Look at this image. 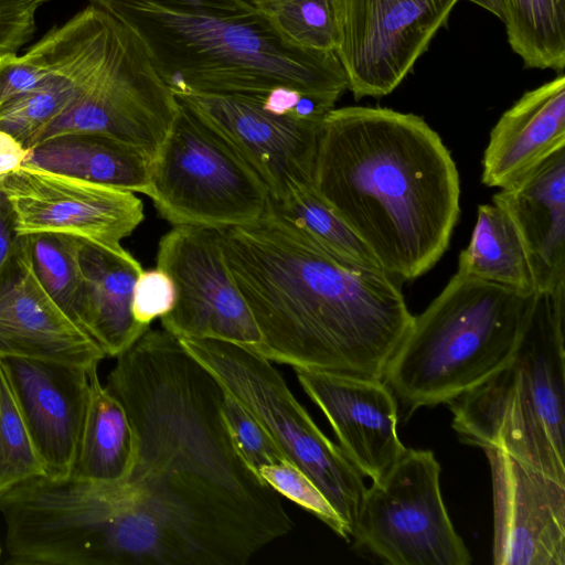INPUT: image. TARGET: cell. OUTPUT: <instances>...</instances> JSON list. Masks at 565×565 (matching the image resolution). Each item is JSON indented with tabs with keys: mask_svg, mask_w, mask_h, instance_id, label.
I'll return each mask as SVG.
<instances>
[{
	"mask_svg": "<svg viewBox=\"0 0 565 565\" xmlns=\"http://www.w3.org/2000/svg\"><path fill=\"white\" fill-rule=\"evenodd\" d=\"M116 358L105 387L135 444L117 484L149 565H244L288 534L279 494L232 440L224 387L180 340L149 328Z\"/></svg>",
	"mask_w": 565,
	"mask_h": 565,
	"instance_id": "1",
	"label": "cell"
},
{
	"mask_svg": "<svg viewBox=\"0 0 565 565\" xmlns=\"http://www.w3.org/2000/svg\"><path fill=\"white\" fill-rule=\"evenodd\" d=\"M228 269L271 362L383 380L414 316L398 279L348 264L265 213L220 230Z\"/></svg>",
	"mask_w": 565,
	"mask_h": 565,
	"instance_id": "2",
	"label": "cell"
},
{
	"mask_svg": "<svg viewBox=\"0 0 565 565\" xmlns=\"http://www.w3.org/2000/svg\"><path fill=\"white\" fill-rule=\"evenodd\" d=\"M313 189L398 280L439 260L460 214L459 173L439 135L422 117L384 107L327 114Z\"/></svg>",
	"mask_w": 565,
	"mask_h": 565,
	"instance_id": "3",
	"label": "cell"
},
{
	"mask_svg": "<svg viewBox=\"0 0 565 565\" xmlns=\"http://www.w3.org/2000/svg\"><path fill=\"white\" fill-rule=\"evenodd\" d=\"M142 43L173 94L264 95L278 87L337 103L332 52L286 38L249 0H87Z\"/></svg>",
	"mask_w": 565,
	"mask_h": 565,
	"instance_id": "4",
	"label": "cell"
},
{
	"mask_svg": "<svg viewBox=\"0 0 565 565\" xmlns=\"http://www.w3.org/2000/svg\"><path fill=\"white\" fill-rule=\"evenodd\" d=\"M565 285L533 291L513 358L449 402L462 443L505 452L565 483Z\"/></svg>",
	"mask_w": 565,
	"mask_h": 565,
	"instance_id": "5",
	"label": "cell"
},
{
	"mask_svg": "<svg viewBox=\"0 0 565 565\" xmlns=\"http://www.w3.org/2000/svg\"><path fill=\"white\" fill-rule=\"evenodd\" d=\"M532 294L456 273L414 316L384 374L407 415L419 407L448 404L508 364L518 349Z\"/></svg>",
	"mask_w": 565,
	"mask_h": 565,
	"instance_id": "6",
	"label": "cell"
},
{
	"mask_svg": "<svg viewBox=\"0 0 565 565\" xmlns=\"http://www.w3.org/2000/svg\"><path fill=\"white\" fill-rule=\"evenodd\" d=\"M179 340L260 423L287 460L317 484L352 537L366 490L363 475L317 426L274 362L228 341Z\"/></svg>",
	"mask_w": 565,
	"mask_h": 565,
	"instance_id": "7",
	"label": "cell"
},
{
	"mask_svg": "<svg viewBox=\"0 0 565 565\" xmlns=\"http://www.w3.org/2000/svg\"><path fill=\"white\" fill-rule=\"evenodd\" d=\"M172 127L154 154L148 196L175 225L223 230L253 223L269 193L237 150L203 117L179 102Z\"/></svg>",
	"mask_w": 565,
	"mask_h": 565,
	"instance_id": "8",
	"label": "cell"
},
{
	"mask_svg": "<svg viewBox=\"0 0 565 565\" xmlns=\"http://www.w3.org/2000/svg\"><path fill=\"white\" fill-rule=\"evenodd\" d=\"M440 470L430 450L406 448L366 488L352 533L355 544L392 565L470 564L443 500Z\"/></svg>",
	"mask_w": 565,
	"mask_h": 565,
	"instance_id": "9",
	"label": "cell"
},
{
	"mask_svg": "<svg viewBox=\"0 0 565 565\" xmlns=\"http://www.w3.org/2000/svg\"><path fill=\"white\" fill-rule=\"evenodd\" d=\"M481 7V0H469ZM459 0H334V51L355 100L391 94Z\"/></svg>",
	"mask_w": 565,
	"mask_h": 565,
	"instance_id": "10",
	"label": "cell"
},
{
	"mask_svg": "<svg viewBox=\"0 0 565 565\" xmlns=\"http://www.w3.org/2000/svg\"><path fill=\"white\" fill-rule=\"evenodd\" d=\"M178 110L177 97L141 41L122 24L102 73L42 131L36 143L63 134L97 132L134 145L153 158Z\"/></svg>",
	"mask_w": 565,
	"mask_h": 565,
	"instance_id": "11",
	"label": "cell"
},
{
	"mask_svg": "<svg viewBox=\"0 0 565 565\" xmlns=\"http://www.w3.org/2000/svg\"><path fill=\"white\" fill-rule=\"evenodd\" d=\"M157 267L175 288L172 310L160 318L178 339H216L255 350L259 329L225 260L216 228L175 225L158 246Z\"/></svg>",
	"mask_w": 565,
	"mask_h": 565,
	"instance_id": "12",
	"label": "cell"
},
{
	"mask_svg": "<svg viewBox=\"0 0 565 565\" xmlns=\"http://www.w3.org/2000/svg\"><path fill=\"white\" fill-rule=\"evenodd\" d=\"M119 31L117 22L90 11L50 29L25 51L38 83L0 106V129L32 148L102 73Z\"/></svg>",
	"mask_w": 565,
	"mask_h": 565,
	"instance_id": "13",
	"label": "cell"
},
{
	"mask_svg": "<svg viewBox=\"0 0 565 565\" xmlns=\"http://www.w3.org/2000/svg\"><path fill=\"white\" fill-rule=\"evenodd\" d=\"M211 124L243 157L266 186L269 199L313 186L322 121L281 115L254 95L174 94Z\"/></svg>",
	"mask_w": 565,
	"mask_h": 565,
	"instance_id": "14",
	"label": "cell"
},
{
	"mask_svg": "<svg viewBox=\"0 0 565 565\" xmlns=\"http://www.w3.org/2000/svg\"><path fill=\"white\" fill-rule=\"evenodd\" d=\"M0 186L19 235L60 233L117 248L145 217L132 192L47 171L23 167Z\"/></svg>",
	"mask_w": 565,
	"mask_h": 565,
	"instance_id": "15",
	"label": "cell"
},
{
	"mask_svg": "<svg viewBox=\"0 0 565 565\" xmlns=\"http://www.w3.org/2000/svg\"><path fill=\"white\" fill-rule=\"evenodd\" d=\"M491 471L495 565L565 564V483L483 449Z\"/></svg>",
	"mask_w": 565,
	"mask_h": 565,
	"instance_id": "16",
	"label": "cell"
},
{
	"mask_svg": "<svg viewBox=\"0 0 565 565\" xmlns=\"http://www.w3.org/2000/svg\"><path fill=\"white\" fill-rule=\"evenodd\" d=\"M44 469L67 478L76 460L94 367L29 359H0Z\"/></svg>",
	"mask_w": 565,
	"mask_h": 565,
	"instance_id": "17",
	"label": "cell"
},
{
	"mask_svg": "<svg viewBox=\"0 0 565 565\" xmlns=\"http://www.w3.org/2000/svg\"><path fill=\"white\" fill-rule=\"evenodd\" d=\"M353 466L380 481L406 448L397 433V399L381 379L295 370Z\"/></svg>",
	"mask_w": 565,
	"mask_h": 565,
	"instance_id": "18",
	"label": "cell"
},
{
	"mask_svg": "<svg viewBox=\"0 0 565 565\" xmlns=\"http://www.w3.org/2000/svg\"><path fill=\"white\" fill-rule=\"evenodd\" d=\"M105 356L43 290L20 241L19 252L0 280V359L29 358L90 369Z\"/></svg>",
	"mask_w": 565,
	"mask_h": 565,
	"instance_id": "19",
	"label": "cell"
},
{
	"mask_svg": "<svg viewBox=\"0 0 565 565\" xmlns=\"http://www.w3.org/2000/svg\"><path fill=\"white\" fill-rule=\"evenodd\" d=\"M516 227L535 291L565 285V147L492 196Z\"/></svg>",
	"mask_w": 565,
	"mask_h": 565,
	"instance_id": "20",
	"label": "cell"
},
{
	"mask_svg": "<svg viewBox=\"0 0 565 565\" xmlns=\"http://www.w3.org/2000/svg\"><path fill=\"white\" fill-rule=\"evenodd\" d=\"M79 288L73 320L102 348L118 356L147 329L132 315L134 286L143 268L122 246L109 248L77 237Z\"/></svg>",
	"mask_w": 565,
	"mask_h": 565,
	"instance_id": "21",
	"label": "cell"
},
{
	"mask_svg": "<svg viewBox=\"0 0 565 565\" xmlns=\"http://www.w3.org/2000/svg\"><path fill=\"white\" fill-rule=\"evenodd\" d=\"M565 147V76L525 92L491 129L481 181L505 188Z\"/></svg>",
	"mask_w": 565,
	"mask_h": 565,
	"instance_id": "22",
	"label": "cell"
},
{
	"mask_svg": "<svg viewBox=\"0 0 565 565\" xmlns=\"http://www.w3.org/2000/svg\"><path fill=\"white\" fill-rule=\"evenodd\" d=\"M152 159L142 149L114 137L73 132L34 145L23 167L147 195Z\"/></svg>",
	"mask_w": 565,
	"mask_h": 565,
	"instance_id": "23",
	"label": "cell"
},
{
	"mask_svg": "<svg viewBox=\"0 0 565 565\" xmlns=\"http://www.w3.org/2000/svg\"><path fill=\"white\" fill-rule=\"evenodd\" d=\"M135 452L134 434L122 404L90 374V392L72 477L114 482L128 473Z\"/></svg>",
	"mask_w": 565,
	"mask_h": 565,
	"instance_id": "24",
	"label": "cell"
},
{
	"mask_svg": "<svg viewBox=\"0 0 565 565\" xmlns=\"http://www.w3.org/2000/svg\"><path fill=\"white\" fill-rule=\"evenodd\" d=\"M457 273L523 294L535 290L521 236L510 216L497 204H480L468 246Z\"/></svg>",
	"mask_w": 565,
	"mask_h": 565,
	"instance_id": "25",
	"label": "cell"
},
{
	"mask_svg": "<svg viewBox=\"0 0 565 565\" xmlns=\"http://www.w3.org/2000/svg\"><path fill=\"white\" fill-rule=\"evenodd\" d=\"M508 42L526 68L565 67V0H498Z\"/></svg>",
	"mask_w": 565,
	"mask_h": 565,
	"instance_id": "26",
	"label": "cell"
},
{
	"mask_svg": "<svg viewBox=\"0 0 565 565\" xmlns=\"http://www.w3.org/2000/svg\"><path fill=\"white\" fill-rule=\"evenodd\" d=\"M266 212L348 264L382 269L371 249L317 194L313 186L294 190L281 199H269Z\"/></svg>",
	"mask_w": 565,
	"mask_h": 565,
	"instance_id": "27",
	"label": "cell"
},
{
	"mask_svg": "<svg viewBox=\"0 0 565 565\" xmlns=\"http://www.w3.org/2000/svg\"><path fill=\"white\" fill-rule=\"evenodd\" d=\"M20 241L41 287L73 320L79 288L77 237L60 233H34L21 235Z\"/></svg>",
	"mask_w": 565,
	"mask_h": 565,
	"instance_id": "28",
	"label": "cell"
},
{
	"mask_svg": "<svg viewBox=\"0 0 565 565\" xmlns=\"http://www.w3.org/2000/svg\"><path fill=\"white\" fill-rule=\"evenodd\" d=\"M44 469L0 362V494Z\"/></svg>",
	"mask_w": 565,
	"mask_h": 565,
	"instance_id": "29",
	"label": "cell"
},
{
	"mask_svg": "<svg viewBox=\"0 0 565 565\" xmlns=\"http://www.w3.org/2000/svg\"><path fill=\"white\" fill-rule=\"evenodd\" d=\"M259 477L279 495L302 507L326 523L339 536L349 540L347 527L317 484L289 461L264 466Z\"/></svg>",
	"mask_w": 565,
	"mask_h": 565,
	"instance_id": "30",
	"label": "cell"
},
{
	"mask_svg": "<svg viewBox=\"0 0 565 565\" xmlns=\"http://www.w3.org/2000/svg\"><path fill=\"white\" fill-rule=\"evenodd\" d=\"M224 391L223 417L244 461L256 473L264 466L288 461L260 423L232 394Z\"/></svg>",
	"mask_w": 565,
	"mask_h": 565,
	"instance_id": "31",
	"label": "cell"
},
{
	"mask_svg": "<svg viewBox=\"0 0 565 565\" xmlns=\"http://www.w3.org/2000/svg\"><path fill=\"white\" fill-rule=\"evenodd\" d=\"M175 302V288L170 276L156 267L142 270L132 292L131 310L135 320L150 328L153 320L169 313Z\"/></svg>",
	"mask_w": 565,
	"mask_h": 565,
	"instance_id": "32",
	"label": "cell"
},
{
	"mask_svg": "<svg viewBox=\"0 0 565 565\" xmlns=\"http://www.w3.org/2000/svg\"><path fill=\"white\" fill-rule=\"evenodd\" d=\"M51 0H8L0 2V56L18 53L36 30L35 13Z\"/></svg>",
	"mask_w": 565,
	"mask_h": 565,
	"instance_id": "33",
	"label": "cell"
},
{
	"mask_svg": "<svg viewBox=\"0 0 565 565\" xmlns=\"http://www.w3.org/2000/svg\"><path fill=\"white\" fill-rule=\"evenodd\" d=\"M10 204L0 186V280L12 265L20 247Z\"/></svg>",
	"mask_w": 565,
	"mask_h": 565,
	"instance_id": "34",
	"label": "cell"
},
{
	"mask_svg": "<svg viewBox=\"0 0 565 565\" xmlns=\"http://www.w3.org/2000/svg\"><path fill=\"white\" fill-rule=\"evenodd\" d=\"M29 149L0 129V182L23 168Z\"/></svg>",
	"mask_w": 565,
	"mask_h": 565,
	"instance_id": "35",
	"label": "cell"
},
{
	"mask_svg": "<svg viewBox=\"0 0 565 565\" xmlns=\"http://www.w3.org/2000/svg\"><path fill=\"white\" fill-rule=\"evenodd\" d=\"M481 7L499 18L500 7L498 0H481Z\"/></svg>",
	"mask_w": 565,
	"mask_h": 565,
	"instance_id": "36",
	"label": "cell"
},
{
	"mask_svg": "<svg viewBox=\"0 0 565 565\" xmlns=\"http://www.w3.org/2000/svg\"><path fill=\"white\" fill-rule=\"evenodd\" d=\"M8 1V0H0V2Z\"/></svg>",
	"mask_w": 565,
	"mask_h": 565,
	"instance_id": "37",
	"label": "cell"
},
{
	"mask_svg": "<svg viewBox=\"0 0 565 565\" xmlns=\"http://www.w3.org/2000/svg\"><path fill=\"white\" fill-rule=\"evenodd\" d=\"M0 554H1V550H0Z\"/></svg>",
	"mask_w": 565,
	"mask_h": 565,
	"instance_id": "38",
	"label": "cell"
}]
</instances>
